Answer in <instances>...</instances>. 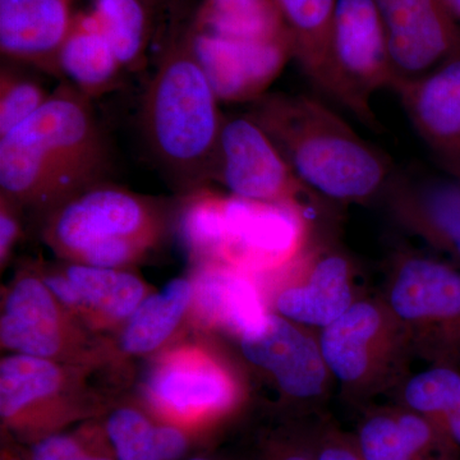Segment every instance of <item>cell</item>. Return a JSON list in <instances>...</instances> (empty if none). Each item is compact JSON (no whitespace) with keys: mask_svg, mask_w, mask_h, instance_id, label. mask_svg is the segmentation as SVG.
Returning a JSON list of instances; mask_svg holds the SVG:
<instances>
[{"mask_svg":"<svg viewBox=\"0 0 460 460\" xmlns=\"http://www.w3.org/2000/svg\"><path fill=\"white\" fill-rule=\"evenodd\" d=\"M247 114L302 183L332 204L366 205L380 199L395 172L384 151L319 99L268 93L251 102Z\"/></svg>","mask_w":460,"mask_h":460,"instance_id":"3957f363","label":"cell"},{"mask_svg":"<svg viewBox=\"0 0 460 460\" xmlns=\"http://www.w3.org/2000/svg\"><path fill=\"white\" fill-rule=\"evenodd\" d=\"M142 2L153 12L157 20V17L172 13L174 9L181 7L184 0H142Z\"/></svg>","mask_w":460,"mask_h":460,"instance_id":"d590c367","label":"cell"},{"mask_svg":"<svg viewBox=\"0 0 460 460\" xmlns=\"http://www.w3.org/2000/svg\"><path fill=\"white\" fill-rule=\"evenodd\" d=\"M25 460H117L111 450L87 443L83 436L56 432L29 444Z\"/></svg>","mask_w":460,"mask_h":460,"instance_id":"1f68e13d","label":"cell"},{"mask_svg":"<svg viewBox=\"0 0 460 460\" xmlns=\"http://www.w3.org/2000/svg\"><path fill=\"white\" fill-rule=\"evenodd\" d=\"M192 308L206 326L223 330L238 339L261 332L271 311L253 275L226 265L205 263L192 278Z\"/></svg>","mask_w":460,"mask_h":460,"instance_id":"44dd1931","label":"cell"},{"mask_svg":"<svg viewBox=\"0 0 460 460\" xmlns=\"http://www.w3.org/2000/svg\"><path fill=\"white\" fill-rule=\"evenodd\" d=\"M222 263L251 275L283 269L304 251L316 232H323L295 206L250 201L226 196Z\"/></svg>","mask_w":460,"mask_h":460,"instance_id":"7c38bea8","label":"cell"},{"mask_svg":"<svg viewBox=\"0 0 460 460\" xmlns=\"http://www.w3.org/2000/svg\"><path fill=\"white\" fill-rule=\"evenodd\" d=\"M259 460H314V435L283 434L266 441Z\"/></svg>","mask_w":460,"mask_h":460,"instance_id":"836d02e7","label":"cell"},{"mask_svg":"<svg viewBox=\"0 0 460 460\" xmlns=\"http://www.w3.org/2000/svg\"><path fill=\"white\" fill-rule=\"evenodd\" d=\"M20 206L0 195V263L4 268L18 239L22 235V215Z\"/></svg>","mask_w":460,"mask_h":460,"instance_id":"e575fe53","label":"cell"},{"mask_svg":"<svg viewBox=\"0 0 460 460\" xmlns=\"http://www.w3.org/2000/svg\"><path fill=\"white\" fill-rule=\"evenodd\" d=\"M189 22L195 31L233 40L292 41L277 0H201Z\"/></svg>","mask_w":460,"mask_h":460,"instance_id":"4316f807","label":"cell"},{"mask_svg":"<svg viewBox=\"0 0 460 460\" xmlns=\"http://www.w3.org/2000/svg\"><path fill=\"white\" fill-rule=\"evenodd\" d=\"M20 65L3 60L0 72V137L29 119L51 93Z\"/></svg>","mask_w":460,"mask_h":460,"instance_id":"4dcf8cb0","label":"cell"},{"mask_svg":"<svg viewBox=\"0 0 460 460\" xmlns=\"http://www.w3.org/2000/svg\"><path fill=\"white\" fill-rule=\"evenodd\" d=\"M321 352L348 398L366 402L401 385L414 349L408 329L385 302L358 298L339 319L320 330Z\"/></svg>","mask_w":460,"mask_h":460,"instance_id":"5b68a950","label":"cell"},{"mask_svg":"<svg viewBox=\"0 0 460 460\" xmlns=\"http://www.w3.org/2000/svg\"><path fill=\"white\" fill-rule=\"evenodd\" d=\"M40 271L42 280L66 310L91 332L120 329L150 292L128 269L68 263Z\"/></svg>","mask_w":460,"mask_h":460,"instance_id":"ac0fdd59","label":"cell"},{"mask_svg":"<svg viewBox=\"0 0 460 460\" xmlns=\"http://www.w3.org/2000/svg\"><path fill=\"white\" fill-rule=\"evenodd\" d=\"M111 164L93 100L62 81L35 114L0 137V195L42 220L108 181Z\"/></svg>","mask_w":460,"mask_h":460,"instance_id":"6da1fadb","label":"cell"},{"mask_svg":"<svg viewBox=\"0 0 460 460\" xmlns=\"http://www.w3.org/2000/svg\"><path fill=\"white\" fill-rule=\"evenodd\" d=\"M390 90L436 164L460 180V40L434 68L396 78Z\"/></svg>","mask_w":460,"mask_h":460,"instance_id":"9a60e30c","label":"cell"},{"mask_svg":"<svg viewBox=\"0 0 460 460\" xmlns=\"http://www.w3.org/2000/svg\"><path fill=\"white\" fill-rule=\"evenodd\" d=\"M378 199L402 229L460 269L459 178L394 172Z\"/></svg>","mask_w":460,"mask_h":460,"instance_id":"2e32d148","label":"cell"},{"mask_svg":"<svg viewBox=\"0 0 460 460\" xmlns=\"http://www.w3.org/2000/svg\"><path fill=\"white\" fill-rule=\"evenodd\" d=\"M383 301L435 363L460 359V269L443 260L396 253Z\"/></svg>","mask_w":460,"mask_h":460,"instance_id":"52a82bcc","label":"cell"},{"mask_svg":"<svg viewBox=\"0 0 460 460\" xmlns=\"http://www.w3.org/2000/svg\"><path fill=\"white\" fill-rule=\"evenodd\" d=\"M354 440L363 460H460L434 423L402 404L366 411Z\"/></svg>","mask_w":460,"mask_h":460,"instance_id":"603a6c76","label":"cell"},{"mask_svg":"<svg viewBox=\"0 0 460 460\" xmlns=\"http://www.w3.org/2000/svg\"><path fill=\"white\" fill-rule=\"evenodd\" d=\"M213 181L235 198L301 208L321 229H325L323 222L332 217L328 213L335 205L302 183L270 137L247 113L224 117Z\"/></svg>","mask_w":460,"mask_h":460,"instance_id":"ba28073f","label":"cell"},{"mask_svg":"<svg viewBox=\"0 0 460 460\" xmlns=\"http://www.w3.org/2000/svg\"><path fill=\"white\" fill-rule=\"evenodd\" d=\"M277 2L292 38L293 60L314 89L362 120L361 111L344 86L332 58V21L338 0Z\"/></svg>","mask_w":460,"mask_h":460,"instance_id":"7402d4cb","label":"cell"},{"mask_svg":"<svg viewBox=\"0 0 460 460\" xmlns=\"http://www.w3.org/2000/svg\"><path fill=\"white\" fill-rule=\"evenodd\" d=\"M25 354L0 362V419L14 438L33 443L104 408L87 386L90 368Z\"/></svg>","mask_w":460,"mask_h":460,"instance_id":"8992f818","label":"cell"},{"mask_svg":"<svg viewBox=\"0 0 460 460\" xmlns=\"http://www.w3.org/2000/svg\"><path fill=\"white\" fill-rule=\"evenodd\" d=\"M192 279H172L159 292L150 293L119 329L118 348L127 356H147L159 350L177 332L190 313Z\"/></svg>","mask_w":460,"mask_h":460,"instance_id":"484cf974","label":"cell"},{"mask_svg":"<svg viewBox=\"0 0 460 460\" xmlns=\"http://www.w3.org/2000/svg\"><path fill=\"white\" fill-rule=\"evenodd\" d=\"M278 275L272 313L304 328L323 330L358 299L352 260L328 232H316Z\"/></svg>","mask_w":460,"mask_h":460,"instance_id":"8fae6325","label":"cell"},{"mask_svg":"<svg viewBox=\"0 0 460 460\" xmlns=\"http://www.w3.org/2000/svg\"><path fill=\"white\" fill-rule=\"evenodd\" d=\"M314 460H363L354 436L323 428L314 435Z\"/></svg>","mask_w":460,"mask_h":460,"instance_id":"d6a6232c","label":"cell"},{"mask_svg":"<svg viewBox=\"0 0 460 460\" xmlns=\"http://www.w3.org/2000/svg\"><path fill=\"white\" fill-rule=\"evenodd\" d=\"M59 68L62 81L90 100L118 89L126 71L91 11L75 13L60 49Z\"/></svg>","mask_w":460,"mask_h":460,"instance_id":"cb8c5ba5","label":"cell"},{"mask_svg":"<svg viewBox=\"0 0 460 460\" xmlns=\"http://www.w3.org/2000/svg\"><path fill=\"white\" fill-rule=\"evenodd\" d=\"M385 26L396 78L438 66L460 40V23L443 0H374Z\"/></svg>","mask_w":460,"mask_h":460,"instance_id":"d6986e66","label":"cell"},{"mask_svg":"<svg viewBox=\"0 0 460 460\" xmlns=\"http://www.w3.org/2000/svg\"><path fill=\"white\" fill-rule=\"evenodd\" d=\"M184 460H217L213 458V456H190L189 459Z\"/></svg>","mask_w":460,"mask_h":460,"instance_id":"74e56055","label":"cell"},{"mask_svg":"<svg viewBox=\"0 0 460 460\" xmlns=\"http://www.w3.org/2000/svg\"><path fill=\"white\" fill-rule=\"evenodd\" d=\"M104 434L117 460H181L190 447L187 429L156 422L132 405L109 411Z\"/></svg>","mask_w":460,"mask_h":460,"instance_id":"d4e9b609","label":"cell"},{"mask_svg":"<svg viewBox=\"0 0 460 460\" xmlns=\"http://www.w3.org/2000/svg\"><path fill=\"white\" fill-rule=\"evenodd\" d=\"M187 14L183 7L172 12L141 104L148 151L181 196L213 181L224 122L219 99L190 47Z\"/></svg>","mask_w":460,"mask_h":460,"instance_id":"7a4b0ae2","label":"cell"},{"mask_svg":"<svg viewBox=\"0 0 460 460\" xmlns=\"http://www.w3.org/2000/svg\"><path fill=\"white\" fill-rule=\"evenodd\" d=\"M193 53L220 102H253L268 93L288 62L293 60L289 40L243 41L220 38L190 29Z\"/></svg>","mask_w":460,"mask_h":460,"instance_id":"e0dca14e","label":"cell"},{"mask_svg":"<svg viewBox=\"0 0 460 460\" xmlns=\"http://www.w3.org/2000/svg\"><path fill=\"white\" fill-rule=\"evenodd\" d=\"M77 0H0L3 60L62 81L59 54L77 12Z\"/></svg>","mask_w":460,"mask_h":460,"instance_id":"ffe728a7","label":"cell"},{"mask_svg":"<svg viewBox=\"0 0 460 460\" xmlns=\"http://www.w3.org/2000/svg\"><path fill=\"white\" fill-rule=\"evenodd\" d=\"M0 341L8 353L69 365L98 366L107 350L58 301L39 270L18 274L3 296Z\"/></svg>","mask_w":460,"mask_h":460,"instance_id":"9c48e42d","label":"cell"},{"mask_svg":"<svg viewBox=\"0 0 460 460\" xmlns=\"http://www.w3.org/2000/svg\"><path fill=\"white\" fill-rule=\"evenodd\" d=\"M244 359L271 378L281 398L314 405L326 398L332 378L314 330L270 313L261 332L239 341Z\"/></svg>","mask_w":460,"mask_h":460,"instance_id":"5bb4252c","label":"cell"},{"mask_svg":"<svg viewBox=\"0 0 460 460\" xmlns=\"http://www.w3.org/2000/svg\"><path fill=\"white\" fill-rule=\"evenodd\" d=\"M332 51L338 74L362 115V123L381 129L371 99L396 80L385 26L374 0H338Z\"/></svg>","mask_w":460,"mask_h":460,"instance_id":"4fadbf2b","label":"cell"},{"mask_svg":"<svg viewBox=\"0 0 460 460\" xmlns=\"http://www.w3.org/2000/svg\"><path fill=\"white\" fill-rule=\"evenodd\" d=\"M126 71L140 72L155 32L156 17L142 0H93L90 9Z\"/></svg>","mask_w":460,"mask_h":460,"instance_id":"f1b7e54d","label":"cell"},{"mask_svg":"<svg viewBox=\"0 0 460 460\" xmlns=\"http://www.w3.org/2000/svg\"><path fill=\"white\" fill-rule=\"evenodd\" d=\"M443 3L450 14L460 22V0H443Z\"/></svg>","mask_w":460,"mask_h":460,"instance_id":"8d00e7d4","label":"cell"},{"mask_svg":"<svg viewBox=\"0 0 460 460\" xmlns=\"http://www.w3.org/2000/svg\"><path fill=\"white\" fill-rule=\"evenodd\" d=\"M172 214L171 201L104 181L47 215L41 235L65 262L128 269L159 246Z\"/></svg>","mask_w":460,"mask_h":460,"instance_id":"277c9868","label":"cell"},{"mask_svg":"<svg viewBox=\"0 0 460 460\" xmlns=\"http://www.w3.org/2000/svg\"><path fill=\"white\" fill-rule=\"evenodd\" d=\"M401 402L434 423L460 452V371L452 363H435L405 377Z\"/></svg>","mask_w":460,"mask_h":460,"instance_id":"83f0119b","label":"cell"},{"mask_svg":"<svg viewBox=\"0 0 460 460\" xmlns=\"http://www.w3.org/2000/svg\"><path fill=\"white\" fill-rule=\"evenodd\" d=\"M226 196L205 187L181 196L178 226L181 242L199 265L222 262Z\"/></svg>","mask_w":460,"mask_h":460,"instance_id":"f546056e","label":"cell"},{"mask_svg":"<svg viewBox=\"0 0 460 460\" xmlns=\"http://www.w3.org/2000/svg\"><path fill=\"white\" fill-rule=\"evenodd\" d=\"M145 394L163 422L190 432L234 410L241 387L220 359L198 347H181L156 359Z\"/></svg>","mask_w":460,"mask_h":460,"instance_id":"30bf717a","label":"cell"}]
</instances>
